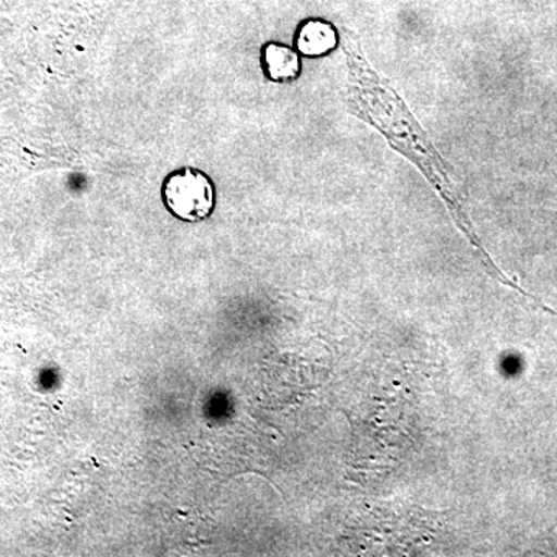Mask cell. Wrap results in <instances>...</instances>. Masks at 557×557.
Returning a JSON list of instances; mask_svg holds the SVG:
<instances>
[{"label":"cell","mask_w":557,"mask_h":557,"mask_svg":"<svg viewBox=\"0 0 557 557\" xmlns=\"http://www.w3.org/2000/svg\"><path fill=\"white\" fill-rule=\"evenodd\" d=\"M161 200L174 218L196 223L211 218L218 193L207 172L197 168L172 171L161 185Z\"/></svg>","instance_id":"obj_1"},{"label":"cell","mask_w":557,"mask_h":557,"mask_svg":"<svg viewBox=\"0 0 557 557\" xmlns=\"http://www.w3.org/2000/svg\"><path fill=\"white\" fill-rule=\"evenodd\" d=\"M260 62L267 78L273 83H292L302 73V60L298 50L274 40L262 47Z\"/></svg>","instance_id":"obj_2"},{"label":"cell","mask_w":557,"mask_h":557,"mask_svg":"<svg viewBox=\"0 0 557 557\" xmlns=\"http://www.w3.org/2000/svg\"><path fill=\"white\" fill-rule=\"evenodd\" d=\"M338 44L339 35L336 28L321 20L304 22L295 38L296 50L300 57L307 58L327 57Z\"/></svg>","instance_id":"obj_3"}]
</instances>
